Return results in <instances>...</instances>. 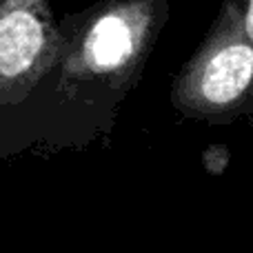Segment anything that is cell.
<instances>
[{
    "label": "cell",
    "mask_w": 253,
    "mask_h": 253,
    "mask_svg": "<svg viewBox=\"0 0 253 253\" xmlns=\"http://www.w3.org/2000/svg\"><path fill=\"white\" fill-rule=\"evenodd\" d=\"M169 16L167 0H102L58 22V89H126L140 76Z\"/></svg>",
    "instance_id": "obj_1"
},
{
    "label": "cell",
    "mask_w": 253,
    "mask_h": 253,
    "mask_svg": "<svg viewBox=\"0 0 253 253\" xmlns=\"http://www.w3.org/2000/svg\"><path fill=\"white\" fill-rule=\"evenodd\" d=\"M253 0H224L205 42L175 83L173 100L184 114L233 116L253 76Z\"/></svg>",
    "instance_id": "obj_2"
},
{
    "label": "cell",
    "mask_w": 253,
    "mask_h": 253,
    "mask_svg": "<svg viewBox=\"0 0 253 253\" xmlns=\"http://www.w3.org/2000/svg\"><path fill=\"white\" fill-rule=\"evenodd\" d=\"M60 31L49 0H0V105L53 76Z\"/></svg>",
    "instance_id": "obj_3"
}]
</instances>
